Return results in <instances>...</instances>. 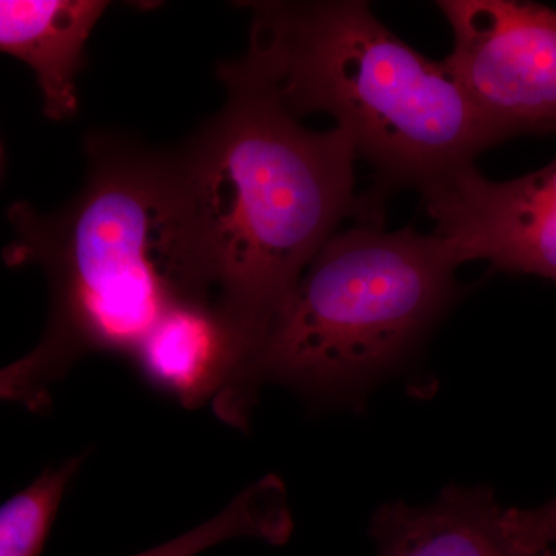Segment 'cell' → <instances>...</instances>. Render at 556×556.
I'll use <instances>...</instances> for the list:
<instances>
[{"mask_svg":"<svg viewBox=\"0 0 556 556\" xmlns=\"http://www.w3.org/2000/svg\"><path fill=\"white\" fill-rule=\"evenodd\" d=\"M228 102L174 155L204 299L247 371L278 311L346 217L364 218L353 139L300 126L243 62L218 70Z\"/></svg>","mask_w":556,"mask_h":556,"instance_id":"6da1fadb","label":"cell"},{"mask_svg":"<svg viewBox=\"0 0 556 556\" xmlns=\"http://www.w3.org/2000/svg\"><path fill=\"white\" fill-rule=\"evenodd\" d=\"M86 149V186L67 207L9 211L7 263L40 266L51 291L42 340L0 380L3 399L30 409L46 405L51 383L80 357H134L175 305H207L172 152L110 135Z\"/></svg>","mask_w":556,"mask_h":556,"instance_id":"7a4b0ae2","label":"cell"},{"mask_svg":"<svg viewBox=\"0 0 556 556\" xmlns=\"http://www.w3.org/2000/svg\"><path fill=\"white\" fill-rule=\"evenodd\" d=\"M241 62L292 116L324 112L378 174L367 197L393 188L427 192L508 138L475 104L445 62L399 39L367 2L252 3Z\"/></svg>","mask_w":556,"mask_h":556,"instance_id":"3957f363","label":"cell"},{"mask_svg":"<svg viewBox=\"0 0 556 556\" xmlns=\"http://www.w3.org/2000/svg\"><path fill=\"white\" fill-rule=\"evenodd\" d=\"M455 258L434 233L357 222L336 232L278 311L247 371L214 401L241 426L265 383L353 397L397 364L455 295Z\"/></svg>","mask_w":556,"mask_h":556,"instance_id":"277c9868","label":"cell"},{"mask_svg":"<svg viewBox=\"0 0 556 556\" xmlns=\"http://www.w3.org/2000/svg\"><path fill=\"white\" fill-rule=\"evenodd\" d=\"M445 58L475 104L508 138L556 130V11L517 0H442Z\"/></svg>","mask_w":556,"mask_h":556,"instance_id":"5b68a950","label":"cell"},{"mask_svg":"<svg viewBox=\"0 0 556 556\" xmlns=\"http://www.w3.org/2000/svg\"><path fill=\"white\" fill-rule=\"evenodd\" d=\"M457 265L485 260L508 273L556 280V160L526 177L495 181L464 167L424 192Z\"/></svg>","mask_w":556,"mask_h":556,"instance_id":"8992f818","label":"cell"},{"mask_svg":"<svg viewBox=\"0 0 556 556\" xmlns=\"http://www.w3.org/2000/svg\"><path fill=\"white\" fill-rule=\"evenodd\" d=\"M378 556H544L527 540L514 508L485 486L450 485L427 506L383 504L372 517Z\"/></svg>","mask_w":556,"mask_h":556,"instance_id":"52a82bcc","label":"cell"},{"mask_svg":"<svg viewBox=\"0 0 556 556\" xmlns=\"http://www.w3.org/2000/svg\"><path fill=\"white\" fill-rule=\"evenodd\" d=\"M131 358L146 379L189 408L214 402L241 367L232 331L201 303L167 311Z\"/></svg>","mask_w":556,"mask_h":556,"instance_id":"ba28073f","label":"cell"},{"mask_svg":"<svg viewBox=\"0 0 556 556\" xmlns=\"http://www.w3.org/2000/svg\"><path fill=\"white\" fill-rule=\"evenodd\" d=\"M108 7L98 0L0 2V47L35 70L47 118L75 116V76L84 47Z\"/></svg>","mask_w":556,"mask_h":556,"instance_id":"9c48e42d","label":"cell"},{"mask_svg":"<svg viewBox=\"0 0 556 556\" xmlns=\"http://www.w3.org/2000/svg\"><path fill=\"white\" fill-rule=\"evenodd\" d=\"M291 532L292 518L283 482L277 477H265L240 492L214 518L169 543L134 556H195L215 544L240 536L283 544Z\"/></svg>","mask_w":556,"mask_h":556,"instance_id":"30bf717a","label":"cell"},{"mask_svg":"<svg viewBox=\"0 0 556 556\" xmlns=\"http://www.w3.org/2000/svg\"><path fill=\"white\" fill-rule=\"evenodd\" d=\"M86 455L50 468L0 508V556H40L67 486Z\"/></svg>","mask_w":556,"mask_h":556,"instance_id":"8fae6325","label":"cell"},{"mask_svg":"<svg viewBox=\"0 0 556 556\" xmlns=\"http://www.w3.org/2000/svg\"><path fill=\"white\" fill-rule=\"evenodd\" d=\"M515 519L527 540L536 546L556 548V500L546 506L521 510L514 508Z\"/></svg>","mask_w":556,"mask_h":556,"instance_id":"7c38bea8","label":"cell"},{"mask_svg":"<svg viewBox=\"0 0 556 556\" xmlns=\"http://www.w3.org/2000/svg\"><path fill=\"white\" fill-rule=\"evenodd\" d=\"M544 556H556V548H548Z\"/></svg>","mask_w":556,"mask_h":556,"instance_id":"4fadbf2b","label":"cell"}]
</instances>
